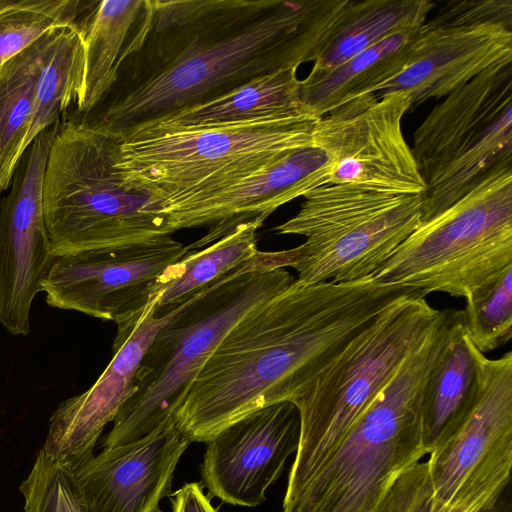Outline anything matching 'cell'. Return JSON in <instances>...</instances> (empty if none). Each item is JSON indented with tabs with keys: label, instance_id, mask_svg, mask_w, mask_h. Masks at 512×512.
Masks as SVG:
<instances>
[{
	"label": "cell",
	"instance_id": "cell-1",
	"mask_svg": "<svg viewBox=\"0 0 512 512\" xmlns=\"http://www.w3.org/2000/svg\"><path fill=\"white\" fill-rule=\"evenodd\" d=\"M410 294L371 277L285 289L245 314L187 388L173 420L190 442L289 401L384 310Z\"/></svg>",
	"mask_w": 512,
	"mask_h": 512
},
{
	"label": "cell",
	"instance_id": "cell-2",
	"mask_svg": "<svg viewBox=\"0 0 512 512\" xmlns=\"http://www.w3.org/2000/svg\"><path fill=\"white\" fill-rule=\"evenodd\" d=\"M347 0H217L182 51L98 118L123 135L265 74L314 62Z\"/></svg>",
	"mask_w": 512,
	"mask_h": 512
},
{
	"label": "cell",
	"instance_id": "cell-3",
	"mask_svg": "<svg viewBox=\"0 0 512 512\" xmlns=\"http://www.w3.org/2000/svg\"><path fill=\"white\" fill-rule=\"evenodd\" d=\"M120 143L119 134L96 120L59 124L43 183L54 257L173 235L162 200L125 181L117 164Z\"/></svg>",
	"mask_w": 512,
	"mask_h": 512
},
{
	"label": "cell",
	"instance_id": "cell-4",
	"mask_svg": "<svg viewBox=\"0 0 512 512\" xmlns=\"http://www.w3.org/2000/svg\"><path fill=\"white\" fill-rule=\"evenodd\" d=\"M455 310L438 321L282 512H375L408 468L427 455L421 397Z\"/></svg>",
	"mask_w": 512,
	"mask_h": 512
},
{
	"label": "cell",
	"instance_id": "cell-5",
	"mask_svg": "<svg viewBox=\"0 0 512 512\" xmlns=\"http://www.w3.org/2000/svg\"><path fill=\"white\" fill-rule=\"evenodd\" d=\"M262 251L184 302L159 330L103 441L109 448L141 440L173 420L187 388L228 331L293 281Z\"/></svg>",
	"mask_w": 512,
	"mask_h": 512
},
{
	"label": "cell",
	"instance_id": "cell-6",
	"mask_svg": "<svg viewBox=\"0 0 512 512\" xmlns=\"http://www.w3.org/2000/svg\"><path fill=\"white\" fill-rule=\"evenodd\" d=\"M417 292L384 310L293 399L299 443L284 497L297 492L441 316Z\"/></svg>",
	"mask_w": 512,
	"mask_h": 512
},
{
	"label": "cell",
	"instance_id": "cell-7",
	"mask_svg": "<svg viewBox=\"0 0 512 512\" xmlns=\"http://www.w3.org/2000/svg\"><path fill=\"white\" fill-rule=\"evenodd\" d=\"M317 119L303 115L203 128L141 126L120 135L117 164L127 183L150 190L165 208L214 192L312 145Z\"/></svg>",
	"mask_w": 512,
	"mask_h": 512
},
{
	"label": "cell",
	"instance_id": "cell-8",
	"mask_svg": "<svg viewBox=\"0 0 512 512\" xmlns=\"http://www.w3.org/2000/svg\"><path fill=\"white\" fill-rule=\"evenodd\" d=\"M511 265L512 167H502L423 221L370 277L466 298Z\"/></svg>",
	"mask_w": 512,
	"mask_h": 512
},
{
	"label": "cell",
	"instance_id": "cell-9",
	"mask_svg": "<svg viewBox=\"0 0 512 512\" xmlns=\"http://www.w3.org/2000/svg\"><path fill=\"white\" fill-rule=\"evenodd\" d=\"M299 211L274 228L305 242L283 250L284 267L304 284L370 277L422 223L423 195L326 184L303 196Z\"/></svg>",
	"mask_w": 512,
	"mask_h": 512
},
{
	"label": "cell",
	"instance_id": "cell-10",
	"mask_svg": "<svg viewBox=\"0 0 512 512\" xmlns=\"http://www.w3.org/2000/svg\"><path fill=\"white\" fill-rule=\"evenodd\" d=\"M411 149L425 184L422 222L512 167V59L444 97L414 132Z\"/></svg>",
	"mask_w": 512,
	"mask_h": 512
},
{
	"label": "cell",
	"instance_id": "cell-11",
	"mask_svg": "<svg viewBox=\"0 0 512 512\" xmlns=\"http://www.w3.org/2000/svg\"><path fill=\"white\" fill-rule=\"evenodd\" d=\"M411 101L405 92L345 102L315 122L312 145L332 163L330 183L366 190L422 194L424 181L402 130Z\"/></svg>",
	"mask_w": 512,
	"mask_h": 512
},
{
	"label": "cell",
	"instance_id": "cell-12",
	"mask_svg": "<svg viewBox=\"0 0 512 512\" xmlns=\"http://www.w3.org/2000/svg\"><path fill=\"white\" fill-rule=\"evenodd\" d=\"M189 251L172 235L149 242L55 256L42 282L48 305L116 324L153 296L164 270Z\"/></svg>",
	"mask_w": 512,
	"mask_h": 512
},
{
	"label": "cell",
	"instance_id": "cell-13",
	"mask_svg": "<svg viewBox=\"0 0 512 512\" xmlns=\"http://www.w3.org/2000/svg\"><path fill=\"white\" fill-rule=\"evenodd\" d=\"M59 124L41 131L24 151L11 189L0 201V323L12 335H28L35 296L54 256L43 210V183Z\"/></svg>",
	"mask_w": 512,
	"mask_h": 512
},
{
	"label": "cell",
	"instance_id": "cell-14",
	"mask_svg": "<svg viewBox=\"0 0 512 512\" xmlns=\"http://www.w3.org/2000/svg\"><path fill=\"white\" fill-rule=\"evenodd\" d=\"M434 501L453 505L498 478L511 477L512 352L484 358L478 399L462 425L429 454Z\"/></svg>",
	"mask_w": 512,
	"mask_h": 512
},
{
	"label": "cell",
	"instance_id": "cell-15",
	"mask_svg": "<svg viewBox=\"0 0 512 512\" xmlns=\"http://www.w3.org/2000/svg\"><path fill=\"white\" fill-rule=\"evenodd\" d=\"M155 305V299L149 300L116 324L110 363L88 390L63 401L50 418L43 451L72 472L94 457L103 428L134 393V378L145 353L178 310L157 317Z\"/></svg>",
	"mask_w": 512,
	"mask_h": 512
},
{
	"label": "cell",
	"instance_id": "cell-16",
	"mask_svg": "<svg viewBox=\"0 0 512 512\" xmlns=\"http://www.w3.org/2000/svg\"><path fill=\"white\" fill-rule=\"evenodd\" d=\"M332 163L319 148L309 145L292 151L257 172L214 192L174 202L164 208L169 228L208 227L187 245L204 248L238 225L265 219L280 206L330 183Z\"/></svg>",
	"mask_w": 512,
	"mask_h": 512
},
{
	"label": "cell",
	"instance_id": "cell-17",
	"mask_svg": "<svg viewBox=\"0 0 512 512\" xmlns=\"http://www.w3.org/2000/svg\"><path fill=\"white\" fill-rule=\"evenodd\" d=\"M299 435V413L289 401L269 405L224 427L206 442L201 474L209 493L231 505L262 504L267 488L296 452Z\"/></svg>",
	"mask_w": 512,
	"mask_h": 512
},
{
	"label": "cell",
	"instance_id": "cell-18",
	"mask_svg": "<svg viewBox=\"0 0 512 512\" xmlns=\"http://www.w3.org/2000/svg\"><path fill=\"white\" fill-rule=\"evenodd\" d=\"M191 442L174 420L147 437L104 448L73 472L90 512H160Z\"/></svg>",
	"mask_w": 512,
	"mask_h": 512
},
{
	"label": "cell",
	"instance_id": "cell-19",
	"mask_svg": "<svg viewBox=\"0 0 512 512\" xmlns=\"http://www.w3.org/2000/svg\"><path fill=\"white\" fill-rule=\"evenodd\" d=\"M512 59V29L498 24L419 28L409 58L377 97L405 92L414 110L429 99L446 97L504 60Z\"/></svg>",
	"mask_w": 512,
	"mask_h": 512
},
{
	"label": "cell",
	"instance_id": "cell-20",
	"mask_svg": "<svg viewBox=\"0 0 512 512\" xmlns=\"http://www.w3.org/2000/svg\"><path fill=\"white\" fill-rule=\"evenodd\" d=\"M484 358L467 335L463 311L456 310L422 392V437L427 455L444 444L472 411L481 388Z\"/></svg>",
	"mask_w": 512,
	"mask_h": 512
},
{
	"label": "cell",
	"instance_id": "cell-21",
	"mask_svg": "<svg viewBox=\"0 0 512 512\" xmlns=\"http://www.w3.org/2000/svg\"><path fill=\"white\" fill-rule=\"evenodd\" d=\"M303 115L311 114L300 99L297 68H291L256 77L219 97L179 109L143 126L203 128Z\"/></svg>",
	"mask_w": 512,
	"mask_h": 512
},
{
	"label": "cell",
	"instance_id": "cell-22",
	"mask_svg": "<svg viewBox=\"0 0 512 512\" xmlns=\"http://www.w3.org/2000/svg\"><path fill=\"white\" fill-rule=\"evenodd\" d=\"M421 26L393 34L328 71H310L300 80L305 109L320 118L358 96L378 92L404 68Z\"/></svg>",
	"mask_w": 512,
	"mask_h": 512
},
{
	"label": "cell",
	"instance_id": "cell-23",
	"mask_svg": "<svg viewBox=\"0 0 512 512\" xmlns=\"http://www.w3.org/2000/svg\"><path fill=\"white\" fill-rule=\"evenodd\" d=\"M144 0L85 1L76 22L84 51V71L76 101L89 113L117 83L121 58Z\"/></svg>",
	"mask_w": 512,
	"mask_h": 512
},
{
	"label": "cell",
	"instance_id": "cell-24",
	"mask_svg": "<svg viewBox=\"0 0 512 512\" xmlns=\"http://www.w3.org/2000/svg\"><path fill=\"white\" fill-rule=\"evenodd\" d=\"M429 0H347L310 71H328L383 39L421 26Z\"/></svg>",
	"mask_w": 512,
	"mask_h": 512
},
{
	"label": "cell",
	"instance_id": "cell-25",
	"mask_svg": "<svg viewBox=\"0 0 512 512\" xmlns=\"http://www.w3.org/2000/svg\"><path fill=\"white\" fill-rule=\"evenodd\" d=\"M263 223L262 219L242 223L212 244L189 251L168 266L153 284V295L158 293L155 316L172 311L253 258L259 252L257 230Z\"/></svg>",
	"mask_w": 512,
	"mask_h": 512
},
{
	"label": "cell",
	"instance_id": "cell-26",
	"mask_svg": "<svg viewBox=\"0 0 512 512\" xmlns=\"http://www.w3.org/2000/svg\"><path fill=\"white\" fill-rule=\"evenodd\" d=\"M58 28L44 33L0 68V194L11 185L24 153L42 55Z\"/></svg>",
	"mask_w": 512,
	"mask_h": 512
},
{
	"label": "cell",
	"instance_id": "cell-27",
	"mask_svg": "<svg viewBox=\"0 0 512 512\" xmlns=\"http://www.w3.org/2000/svg\"><path fill=\"white\" fill-rule=\"evenodd\" d=\"M83 71L84 51L76 25L59 27L42 55L24 151L41 131L58 124L60 116L76 103Z\"/></svg>",
	"mask_w": 512,
	"mask_h": 512
},
{
	"label": "cell",
	"instance_id": "cell-28",
	"mask_svg": "<svg viewBox=\"0 0 512 512\" xmlns=\"http://www.w3.org/2000/svg\"><path fill=\"white\" fill-rule=\"evenodd\" d=\"M510 481L511 477L495 479L453 505L439 507L428 463L420 461L398 477L375 512H512Z\"/></svg>",
	"mask_w": 512,
	"mask_h": 512
},
{
	"label": "cell",
	"instance_id": "cell-29",
	"mask_svg": "<svg viewBox=\"0 0 512 512\" xmlns=\"http://www.w3.org/2000/svg\"><path fill=\"white\" fill-rule=\"evenodd\" d=\"M84 5L79 0H0V68L47 31L76 25Z\"/></svg>",
	"mask_w": 512,
	"mask_h": 512
},
{
	"label": "cell",
	"instance_id": "cell-30",
	"mask_svg": "<svg viewBox=\"0 0 512 512\" xmlns=\"http://www.w3.org/2000/svg\"><path fill=\"white\" fill-rule=\"evenodd\" d=\"M463 311L467 335L483 354L512 337V265L472 290Z\"/></svg>",
	"mask_w": 512,
	"mask_h": 512
},
{
	"label": "cell",
	"instance_id": "cell-31",
	"mask_svg": "<svg viewBox=\"0 0 512 512\" xmlns=\"http://www.w3.org/2000/svg\"><path fill=\"white\" fill-rule=\"evenodd\" d=\"M25 498L24 512H90L74 473L48 456L37 455L28 477L20 485Z\"/></svg>",
	"mask_w": 512,
	"mask_h": 512
},
{
	"label": "cell",
	"instance_id": "cell-32",
	"mask_svg": "<svg viewBox=\"0 0 512 512\" xmlns=\"http://www.w3.org/2000/svg\"><path fill=\"white\" fill-rule=\"evenodd\" d=\"M426 22L435 26L498 24L512 29V1L453 0L438 8Z\"/></svg>",
	"mask_w": 512,
	"mask_h": 512
},
{
	"label": "cell",
	"instance_id": "cell-33",
	"mask_svg": "<svg viewBox=\"0 0 512 512\" xmlns=\"http://www.w3.org/2000/svg\"><path fill=\"white\" fill-rule=\"evenodd\" d=\"M173 512H217L197 482L187 483L174 493Z\"/></svg>",
	"mask_w": 512,
	"mask_h": 512
}]
</instances>
